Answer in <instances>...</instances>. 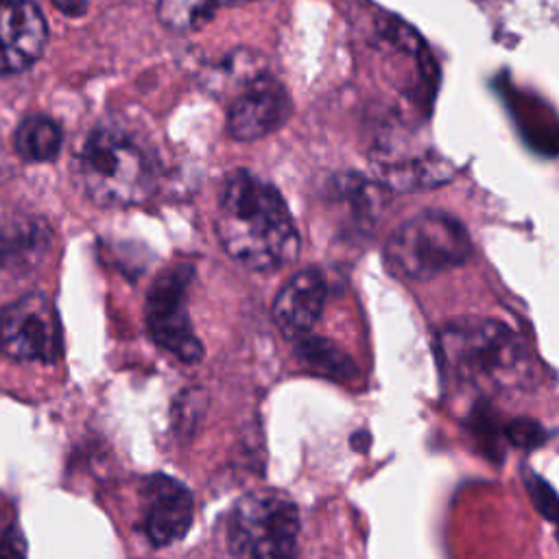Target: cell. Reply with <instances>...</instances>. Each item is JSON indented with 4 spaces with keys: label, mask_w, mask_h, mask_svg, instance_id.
Instances as JSON below:
<instances>
[{
    "label": "cell",
    "mask_w": 559,
    "mask_h": 559,
    "mask_svg": "<svg viewBox=\"0 0 559 559\" xmlns=\"http://www.w3.org/2000/svg\"><path fill=\"white\" fill-rule=\"evenodd\" d=\"M469 253L472 238L465 225L443 210H424L406 218L384 245L389 271L417 282L465 264Z\"/></svg>",
    "instance_id": "4"
},
{
    "label": "cell",
    "mask_w": 559,
    "mask_h": 559,
    "mask_svg": "<svg viewBox=\"0 0 559 559\" xmlns=\"http://www.w3.org/2000/svg\"><path fill=\"white\" fill-rule=\"evenodd\" d=\"M0 2H4V0H0Z\"/></svg>",
    "instance_id": "20"
},
{
    "label": "cell",
    "mask_w": 559,
    "mask_h": 559,
    "mask_svg": "<svg viewBox=\"0 0 559 559\" xmlns=\"http://www.w3.org/2000/svg\"><path fill=\"white\" fill-rule=\"evenodd\" d=\"M0 354L22 362H57L63 354L61 321L44 293L0 308Z\"/></svg>",
    "instance_id": "7"
},
{
    "label": "cell",
    "mask_w": 559,
    "mask_h": 559,
    "mask_svg": "<svg viewBox=\"0 0 559 559\" xmlns=\"http://www.w3.org/2000/svg\"><path fill=\"white\" fill-rule=\"evenodd\" d=\"M194 518L190 489L173 476L153 474L142 489V533L155 548L181 542Z\"/></svg>",
    "instance_id": "9"
},
{
    "label": "cell",
    "mask_w": 559,
    "mask_h": 559,
    "mask_svg": "<svg viewBox=\"0 0 559 559\" xmlns=\"http://www.w3.org/2000/svg\"><path fill=\"white\" fill-rule=\"evenodd\" d=\"M301 360L319 373H325L336 380H349L356 376L354 360L325 338H306L299 343Z\"/></svg>",
    "instance_id": "14"
},
{
    "label": "cell",
    "mask_w": 559,
    "mask_h": 559,
    "mask_svg": "<svg viewBox=\"0 0 559 559\" xmlns=\"http://www.w3.org/2000/svg\"><path fill=\"white\" fill-rule=\"evenodd\" d=\"M192 264H170L151 284L144 304V319L151 338L186 365H194L203 358V345L194 334L188 312V288L192 284Z\"/></svg>",
    "instance_id": "6"
},
{
    "label": "cell",
    "mask_w": 559,
    "mask_h": 559,
    "mask_svg": "<svg viewBox=\"0 0 559 559\" xmlns=\"http://www.w3.org/2000/svg\"><path fill=\"white\" fill-rule=\"evenodd\" d=\"M526 485L531 489L535 507L544 513L546 520L552 522L555 520V509H557V496H555L552 487L544 478H539L535 474H526Z\"/></svg>",
    "instance_id": "16"
},
{
    "label": "cell",
    "mask_w": 559,
    "mask_h": 559,
    "mask_svg": "<svg viewBox=\"0 0 559 559\" xmlns=\"http://www.w3.org/2000/svg\"><path fill=\"white\" fill-rule=\"evenodd\" d=\"M509 441L520 445V448L539 445L544 441V428L539 424H535V421H528V419L513 421L509 426Z\"/></svg>",
    "instance_id": "17"
},
{
    "label": "cell",
    "mask_w": 559,
    "mask_h": 559,
    "mask_svg": "<svg viewBox=\"0 0 559 559\" xmlns=\"http://www.w3.org/2000/svg\"><path fill=\"white\" fill-rule=\"evenodd\" d=\"M55 4L59 7V11L63 13H70V15H76L83 11L85 2L83 0H55Z\"/></svg>",
    "instance_id": "18"
},
{
    "label": "cell",
    "mask_w": 559,
    "mask_h": 559,
    "mask_svg": "<svg viewBox=\"0 0 559 559\" xmlns=\"http://www.w3.org/2000/svg\"><path fill=\"white\" fill-rule=\"evenodd\" d=\"M293 100L286 87L269 76L255 74L227 107V133L238 142H253L277 131L290 116Z\"/></svg>",
    "instance_id": "8"
},
{
    "label": "cell",
    "mask_w": 559,
    "mask_h": 559,
    "mask_svg": "<svg viewBox=\"0 0 559 559\" xmlns=\"http://www.w3.org/2000/svg\"><path fill=\"white\" fill-rule=\"evenodd\" d=\"M439 354L454 380L480 391L509 393L533 378L522 338L496 319L450 325L439 336Z\"/></svg>",
    "instance_id": "3"
},
{
    "label": "cell",
    "mask_w": 559,
    "mask_h": 559,
    "mask_svg": "<svg viewBox=\"0 0 559 559\" xmlns=\"http://www.w3.org/2000/svg\"><path fill=\"white\" fill-rule=\"evenodd\" d=\"M216 9V0H157L159 22L179 33L201 28L212 20Z\"/></svg>",
    "instance_id": "15"
},
{
    "label": "cell",
    "mask_w": 559,
    "mask_h": 559,
    "mask_svg": "<svg viewBox=\"0 0 559 559\" xmlns=\"http://www.w3.org/2000/svg\"><path fill=\"white\" fill-rule=\"evenodd\" d=\"M13 144L24 162H50L61 151L63 133L52 118L35 114L20 122Z\"/></svg>",
    "instance_id": "12"
},
{
    "label": "cell",
    "mask_w": 559,
    "mask_h": 559,
    "mask_svg": "<svg viewBox=\"0 0 559 559\" xmlns=\"http://www.w3.org/2000/svg\"><path fill=\"white\" fill-rule=\"evenodd\" d=\"M299 509L280 489H255L245 493L227 515L225 539L234 557L275 559L297 550Z\"/></svg>",
    "instance_id": "5"
},
{
    "label": "cell",
    "mask_w": 559,
    "mask_h": 559,
    "mask_svg": "<svg viewBox=\"0 0 559 559\" xmlns=\"http://www.w3.org/2000/svg\"><path fill=\"white\" fill-rule=\"evenodd\" d=\"M242 2H251V0H216L218 7H223V4H242Z\"/></svg>",
    "instance_id": "19"
},
{
    "label": "cell",
    "mask_w": 559,
    "mask_h": 559,
    "mask_svg": "<svg viewBox=\"0 0 559 559\" xmlns=\"http://www.w3.org/2000/svg\"><path fill=\"white\" fill-rule=\"evenodd\" d=\"M328 297V284L319 269L295 273L273 301V321L286 338L306 336L319 321Z\"/></svg>",
    "instance_id": "11"
},
{
    "label": "cell",
    "mask_w": 559,
    "mask_h": 559,
    "mask_svg": "<svg viewBox=\"0 0 559 559\" xmlns=\"http://www.w3.org/2000/svg\"><path fill=\"white\" fill-rule=\"evenodd\" d=\"M214 227L227 255L258 273L277 271L299 253V234L284 197L249 170L223 179Z\"/></svg>",
    "instance_id": "1"
},
{
    "label": "cell",
    "mask_w": 559,
    "mask_h": 559,
    "mask_svg": "<svg viewBox=\"0 0 559 559\" xmlns=\"http://www.w3.org/2000/svg\"><path fill=\"white\" fill-rule=\"evenodd\" d=\"M48 41L46 17L33 0L0 2V74L31 68Z\"/></svg>",
    "instance_id": "10"
},
{
    "label": "cell",
    "mask_w": 559,
    "mask_h": 559,
    "mask_svg": "<svg viewBox=\"0 0 559 559\" xmlns=\"http://www.w3.org/2000/svg\"><path fill=\"white\" fill-rule=\"evenodd\" d=\"M76 175L85 194L103 207L144 203L157 188L155 151L120 124H100L83 142Z\"/></svg>",
    "instance_id": "2"
},
{
    "label": "cell",
    "mask_w": 559,
    "mask_h": 559,
    "mask_svg": "<svg viewBox=\"0 0 559 559\" xmlns=\"http://www.w3.org/2000/svg\"><path fill=\"white\" fill-rule=\"evenodd\" d=\"M44 242V227L26 214L0 210V264Z\"/></svg>",
    "instance_id": "13"
}]
</instances>
